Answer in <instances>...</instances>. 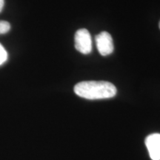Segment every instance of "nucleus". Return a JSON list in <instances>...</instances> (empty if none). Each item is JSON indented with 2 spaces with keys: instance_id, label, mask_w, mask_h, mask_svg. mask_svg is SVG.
Here are the masks:
<instances>
[{
  "instance_id": "2",
  "label": "nucleus",
  "mask_w": 160,
  "mask_h": 160,
  "mask_svg": "<svg viewBox=\"0 0 160 160\" xmlns=\"http://www.w3.org/2000/svg\"><path fill=\"white\" fill-rule=\"evenodd\" d=\"M75 48L83 54H88L92 51L91 36L85 28L78 30L75 33Z\"/></svg>"
},
{
  "instance_id": "6",
  "label": "nucleus",
  "mask_w": 160,
  "mask_h": 160,
  "mask_svg": "<svg viewBox=\"0 0 160 160\" xmlns=\"http://www.w3.org/2000/svg\"><path fill=\"white\" fill-rule=\"evenodd\" d=\"M8 59V53L6 50L4 48L2 45L0 44V65L5 63Z\"/></svg>"
},
{
  "instance_id": "4",
  "label": "nucleus",
  "mask_w": 160,
  "mask_h": 160,
  "mask_svg": "<svg viewBox=\"0 0 160 160\" xmlns=\"http://www.w3.org/2000/svg\"><path fill=\"white\" fill-rule=\"evenodd\" d=\"M145 145L152 160H160V133H153L145 139Z\"/></svg>"
},
{
  "instance_id": "8",
  "label": "nucleus",
  "mask_w": 160,
  "mask_h": 160,
  "mask_svg": "<svg viewBox=\"0 0 160 160\" xmlns=\"http://www.w3.org/2000/svg\"><path fill=\"white\" fill-rule=\"evenodd\" d=\"M159 29H160V22H159Z\"/></svg>"
},
{
  "instance_id": "5",
  "label": "nucleus",
  "mask_w": 160,
  "mask_h": 160,
  "mask_svg": "<svg viewBox=\"0 0 160 160\" xmlns=\"http://www.w3.org/2000/svg\"><path fill=\"white\" fill-rule=\"evenodd\" d=\"M11 29V25L6 21H0V34L8 33Z\"/></svg>"
},
{
  "instance_id": "3",
  "label": "nucleus",
  "mask_w": 160,
  "mask_h": 160,
  "mask_svg": "<svg viewBox=\"0 0 160 160\" xmlns=\"http://www.w3.org/2000/svg\"><path fill=\"white\" fill-rule=\"evenodd\" d=\"M96 43L99 53L103 57L111 54L113 51V42L111 34L103 31L96 37Z\"/></svg>"
},
{
  "instance_id": "1",
  "label": "nucleus",
  "mask_w": 160,
  "mask_h": 160,
  "mask_svg": "<svg viewBox=\"0 0 160 160\" xmlns=\"http://www.w3.org/2000/svg\"><path fill=\"white\" fill-rule=\"evenodd\" d=\"M74 92L86 99H104L115 97L117 88L106 81H84L75 85Z\"/></svg>"
},
{
  "instance_id": "7",
  "label": "nucleus",
  "mask_w": 160,
  "mask_h": 160,
  "mask_svg": "<svg viewBox=\"0 0 160 160\" xmlns=\"http://www.w3.org/2000/svg\"><path fill=\"white\" fill-rule=\"evenodd\" d=\"M4 5H5V0H0V13L2 11Z\"/></svg>"
}]
</instances>
